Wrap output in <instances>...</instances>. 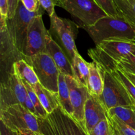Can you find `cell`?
<instances>
[{
	"label": "cell",
	"mask_w": 135,
	"mask_h": 135,
	"mask_svg": "<svg viewBox=\"0 0 135 135\" xmlns=\"http://www.w3.org/2000/svg\"><path fill=\"white\" fill-rule=\"evenodd\" d=\"M135 51V41L125 40H105L90 49L88 54L100 69L113 72L120 61Z\"/></svg>",
	"instance_id": "obj_1"
},
{
	"label": "cell",
	"mask_w": 135,
	"mask_h": 135,
	"mask_svg": "<svg viewBox=\"0 0 135 135\" xmlns=\"http://www.w3.org/2000/svg\"><path fill=\"white\" fill-rule=\"evenodd\" d=\"M82 28L86 30L96 45L110 40L135 41V30L120 17L107 16L92 26Z\"/></svg>",
	"instance_id": "obj_2"
},
{
	"label": "cell",
	"mask_w": 135,
	"mask_h": 135,
	"mask_svg": "<svg viewBox=\"0 0 135 135\" xmlns=\"http://www.w3.org/2000/svg\"><path fill=\"white\" fill-rule=\"evenodd\" d=\"M42 135H88L84 125L59 106L46 118H38Z\"/></svg>",
	"instance_id": "obj_3"
},
{
	"label": "cell",
	"mask_w": 135,
	"mask_h": 135,
	"mask_svg": "<svg viewBox=\"0 0 135 135\" xmlns=\"http://www.w3.org/2000/svg\"><path fill=\"white\" fill-rule=\"evenodd\" d=\"M50 17L49 33L61 47L71 63L75 55L79 53L75 44L79 26L71 20L58 17L55 13Z\"/></svg>",
	"instance_id": "obj_4"
},
{
	"label": "cell",
	"mask_w": 135,
	"mask_h": 135,
	"mask_svg": "<svg viewBox=\"0 0 135 135\" xmlns=\"http://www.w3.org/2000/svg\"><path fill=\"white\" fill-rule=\"evenodd\" d=\"M100 71L104 79V90L99 100L105 111L115 107L134 105L119 79L112 72L102 69Z\"/></svg>",
	"instance_id": "obj_5"
},
{
	"label": "cell",
	"mask_w": 135,
	"mask_h": 135,
	"mask_svg": "<svg viewBox=\"0 0 135 135\" xmlns=\"http://www.w3.org/2000/svg\"><path fill=\"white\" fill-rule=\"evenodd\" d=\"M44 9L42 7L38 11L30 12L26 9L21 0L14 17L7 20L8 31L16 47L22 54L26 43L29 26L32 20L39 15H43Z\"/></svg>",
	"instance_id": "obj_6"
},
{
	"label": "cell",
	"mask_w": 135,
	"mask_h": 135,
	"mask_svg": "<svg viewBox=\"0 0 135 135\" xmlns=\"http://www.w3.org/2000/svg\"><path fill=\"white\" fill-rule=\"evenodd\" d=\"M34 69L39 83L45 88L58 93L59 72L55 62L47 53L34 55L26 60Z\"/></svg>",
	"instance_id": "obj_7"
},
{
	"label": "cell",
	"mask_w": 135,
	"mask_h": 135,
	"mask_svg": "<svg viewBox=\"0 0 135 135\" xmlns=\"http://www.w3.org/2000/svg\"><path fill=\"white\" fill-rule=\"evenodd\" d=\"M57 6L63 8L82 22L89 26L108 16L94 0H60Z\"/></svg>",
	"instance_id": "obj_8"
},
{
	"label": "cell",
	"mask_w": 135,
	"mask_h": 135,
	"mask_svg": "<svg viewBox=\"0 0 135 135\" xmlns=\"http://www.w3.org/2000/svg\"><path fill=\"white\" fill-rule=\"evenodd\" d=\"M0 121L13 130H29L40 133L38 117L22 104L11 105L0 112Z\"/></svg>",
	"instance_id": "obj_9"
},
{
	"label": "cell",
	"mask_w": 135,
	"mask_h": 135,
	"mask_svg": "<svg viewBox=\"0 0 135 135\" xmlns=\"http://www.w3.org/2000/svg\"><path fill=\"white\" fill-rule=\"evenodd\" d=\"M7 20L0 18V63H1V82L6 80L11 73H14L15 63L25 59L22 54L16 47L9 34Z\"/></svg>",
	"instance_id": "obj_10"
},
{
	"label": "cell",
	"mask_w": 135,
	"mask_h": 135,
	"mask_svg": "<svg viewBox=\"0 0 135 135\" xmlns=\"http://www.w3.org/2000/svg\"><path fill=\"white\" fill-rule=\"evenodd\" d=\"M27 96V91L22 80L14 71L6 80L1 82L0 112L16 104L25 105Z\"/></svg>",
	"instance_id": "obj_11"
},
{
	"label": "cell",
	"mask_w": 135,
	"mask_h": 135,
	"mask_svg": "<svg viewBox=\"0 0 135 135\" xmlns=\"http://www.w3.org/2000/svg\"><path fill=\"white\" fill-rule=\"evenodd\" d=\"M47 30L44 24L42 15L36 16L30 23L22 55L26 61L34 55L46 52Z\"/></svg>",
	"instance_id": "obj_12"
},
{
	"label": "cell",
	"mask_w": 135,
	"mask_h": 135,
	"mask_svg": "<svg viewBox=\"0 0 135 135\" xmlns=\"http://www.w3.org/2000/svg\"><path fill=\"white\" fill-rule=\"evenodd\" d=\"M65 79L69 89L70 98L74 110L73 117L84 125V108L89 96L88 88L78 83L71 76L65 75Z\"/></svg>",
	"instance_id": "obj_13"
},
{
	"label": "cell",
	"mask_w": 135,
	"mask_h": 135,
	"mask_svg": "<svg viewBox=\"0 0 135 135\" xmlns=\"http://www.w3.org/2000/svg\"><path fill=\"white\" fill-rule=\"evenodd\" d=\"M107 119L106 111L98 97L89 94L84 108V128L89 133L100 121Z\"/></svg>",
	"instance_id": "obj_14"
},
{
	"label": "cell",
	"mask_w": 135,
	"mask_h": 135,
	"mask_svg": "<svg viewBox=\"0 0 135 135\" xmlns=\"http://www.w3.org/2000/svg\"><path fill=\"white\" fill-rule=\"evenodd\" d=\"M46 53H47L54 61L59 72L65 75L73 76L71 61L61 47L51 38L48 31L46 34Z\"/></svg>",
	"instance_id": "obj_15"
},
{
	"label": "cell",
	"mask_w": 135,
	"mask_h": 135,
	"mask_svg": "<svg viewBox=\"0 0 135 135\" xmlns=\"http://www.w3.org/2000/svg\"><path fill=\"white\" fill-rule=\"evenodd\" d=\"M41 104L48 114L54 112L60 106L58 93H54L42 86L40 83L33 86Z\"/></svg>",
	"instance_id": "obj_16"
},
{
	"label": "cell",
	"mask_w": 135,
	"mask_h": 135,
	"mask_svg": "<svg viewBox=\"0 0 135 135\" xmlns=\"http://www.w3.org/2000/svg\"><path fill=\"white\" fill-rule=\"evenodd\" d=\"M73 77L78 83L84 86H88V80L89 77V63L84 60L81 55L77 53L74 57L72 62Z\"/></svg>",
	"instance_id": "obj_17"
},
{
	"label": "cell",
	"mask_w": 135,
	"mask_h": 135,
	"mask_svg": "<svg viewBox=\"0 0 135 135\" xmlns=\"http://www.w3.org/2000/svg\"><path fill=\"white\" fill-rule=\"evenodd\" d=\"M90 73L88 80V88L89 94L100 97L104 90V79L98 66L94 63H89Z\"/></svg>",
	"instance_id": "obj_18"
},
{
	"label": "cell",
	"mask_w": 135,
	"mask_h": 135,
	"mask_svg": "<svg viewBox=\"0 0 135 135\" xmlns=\"http://www.w3.org/2000/svg\"><path fill=\"white\" fill-rule=\"evenodd\" d=\"M106 114L118 119L135 130V105L115 107L106 111Z\"/></svg>",
	"instance_id": "obj_19"
},
{
	"label": "cell",
	"mask_w": 135,
	"mask_h": 135,
	"mask_svg": "<svg viewBox=\"0 0 135 135\" xmlns=\"http://www.w3.org/2000/svg\"><path fill=\"white\" fill-rule=\"evenodd\" d=\"M119 17L135 30V0H113Z\"/></svg>",
	"instance_id": "obj_20"
},
{
	"label": "cell",
	"mask_w": 135,
	"mask_h": 135,
	"mask_svg": "<svg viewBox=\"0 0 135 135\" xmlns=\"http://www.w3.org/2000/svg\"><path fill=\"white\" fill-rule=\"evenodd\" d=\"M14 71L22 80L27 82L32 86L39 83L36 74L33 67L25 59H21L13 65Z\"/></svg>",
	"instance_id": "obj_21"
},
{
	"label": "cell",
	"mask_w": 135,
	"mask_h": 135,
	"mask_svg": "<svg viewBox=\"0 0 135 135\" xmlns=\"http://www.w3.org/2000/svg\"><path fill=\"white\" fill-rule=\"evenodd\" d=\"M58 96L60 106L71 117L73 116L74 110L70 98L69 89L66 82L65 75L59 73L58 82Z\"/></svg>",
	"instance_id": "obj_22"
},
{
	"label": "cell",
	"mask_w": 135,
	"mask_h": 135,
	"mask_svg": "<svg viewBox=\"0 0 135 135\" xmlns=\"http://www.w3.org/2000/svg\"><path fill=\"white\" fill-rule=\"evenodd\" d=\"M21 80H22V79H21ZM22 83H23L24 85H25V88H26L29 98H30L32 102L33 103L34 107H35L36 110L37 112V115H38V118L42 119L46 118V117H47V115H48V113H47V112L45 110L43 105L41 104L40 101L38 96H37L36 94L33 87L30 84H29L27 82L25 81V80H22Z\"/></svg>",
	"instance_id": "obj_23"
},
{
	"label": "cell",
	"mask_w": 135,
	"mask_h": 135,
	"mask_svg": "<svg viewBox=\"0 0 135 135\" xmlns=\"http://www.w3.org/2000/svg\"><path fill=\"white\" fill-rule=\"evenodd\" d=\"M117 69L123 73L135 75V51L123 58L117 65Z\"/></svg>",
	"instance_id": "obj_24"
},
{
	"label": "cell",
	"mask_w": 135,
	"mask_h": 135,
	"mask_svg": "<svg viewBox=\"0 0 135 135\" xmlns=\"http://www.w3.org/2000/svg\"><path fill=\"white\" fill-rule=\"evenodd\" d=\"M107 115V114H106ZM111 127L117 131L121 135H135V130L119 119L107 115Z\"/></svg>",
	"instance_id": "obj_25"
},
{
	"label": "cell",
	"mask_w": 135,
	"mask_h": 135,
	"mask_svg": "<svg viewBox=\"0 0 135 135\" xmlns=\"http://www.w3.org/2000/svg\"><path fill=\"white\" fill-rule=\"evenodd\" d=\"M113 74L118 78L120 80V81L123 83L124 86L125 87L126 90H127L128 93H129V96H130L131 98L132 101L134 103L135 105V86L133 84L131 81L127 77L126 75L119 69L115 70L113 71Z\"/></svg>",
	"instance_id": "obj_26"
},
{
	"label": "cell",
	"mask_w": 135,
	"mask_h": 135,
	"mask_svg": "<svg viewBox=\"0 0 135 135\" xmlns=\"http://www.w3.org/2000/svg\"><path fill=\"white\" fill-rule=\"evenodd\" d=\"M88 135H112V130L108 118L100 121Z\"/></svg>",
	"instance_id": "obj_27"
},
{
	"label": "cell",
	"mask_w": 135,
	"mask_h": 135,
	"mask_svg": "<svg viewBox=\"0 0 135 135\" xmlns=\"http://www.w3.org/2000/svg\"><path fill=\"white\" fill-rule=\"evenodd\" d=\"M108 16L119 17L116 11L113 0H94Z\"/></svg>",
	"instance_id": "obj_28"
},
{
	"label": "cell",
	"mask_w": 135,
	"mask_h": 135,
	"mask_svg": "<svg viewBox=\"0 0 135 135\" xmlns=\"http://www.w3.org/2000/svg\"><path fill=\"white\" fill-rule=\"evenodd\" d=\"M41 6L47 12L50 17L52 16L55 12V6H57L59 0H39Z\"/></svg>",
	"instance_id": "obj_29"
},
{
	"label": "cell",
	"mask_w": 135,
	"mask_h": 135,
	"mask_svg": "<svg viewBox=\"0 0 135 135\" xmlns=\"http://www.w3.org/2000/svg\"><path fill=\"white\" fill-rule=\"evenodd\" d=\"M24 6L30 12H36L42 7L39 0H21Z\"/></svg>",
	"instance_id": "obj_30"
},
{
	"label": "cell",
	"mask_w": 135,
	"mask_h": 135,
	"mask_svg": "<svg viewBox=\"0 0 135 135\" xmlns=\"http://www.w3.org/2000/svg\"><path fill=\"white\" fill-rule=\"evenodd\" d=\"M18 2L19 0H8V6H9L7 15L8 19H11L14 17L16 10L18 7Z\"/></svg>",
	"instance_id": "obj_31"
},
{
	"label": "cell",
	"mask_w": 135,
	"mask_h": 135,
	"mask_svg": "<svg viewBox=\"0 0 135 135\" xmlns=\"http://www.w3.org/2000/svg\"><path fill=\"white\" fill-rule=\"evenodd\" d=\"M0 135H21L19 131L13 130L0 121Z\"/></svg>",
	"instance_id": "obj_32"
},
{
	"label": "cell",
	"mask_w": 135,
	"mask_h": 135,
	"mask_svg": "<svg viewBox=\"0 0 135 135\" xmlns=\"http://www.w3.org/2000/svg\"><path fill=\"white\" fill-rule=\"evenodd\" d=\"M8 0H0V15L1 18L7 19L8 15Z\"/></svg>",
	"instance_id": "obj_33"
},
{
	"label": "cell",
	"mask_w": 135,
	"mask_h": 135,
	"mask_svg": "<svg viewBox=\"0 0 135 135\" xmlns=\"http://www.w3.org/2000/svg\"><path fill=\"white\" fill-rule=\"evenodd\" d=\"M24 106H25V108H26V109L29 111V112H31L32 114H34V115H36V117H38V115H37V112H36V110L35 107H34L33 103L32 102L31 100H30V98H29L28 95L27 97H26V100H25V105H24Z\"/></svg>",
	"instance_id": "obj_34"
},
{
	"label": "cell",
	"mask_w": 135,
	"mask_h": 135,
	"mask_svg": "<svg viewBox=\"0 0 135 135\" xmlns=\"http://www.w3.org/2000/svg\"><path fill=\"white\" fill-rule=\"evenodd\" d=\"M19 133L21 135H42L39 133H36L29 130H21L19 131Z\"/></svg>",
	"instance_id": "obj_35"
},
{
	"label": "cell",
	"mask_w": 135,
	"mask_h": 135,
	"mask_svg": "<svg viewBox=\"0 0 135 135\" xmlns=\"http://www.w3.org/2000/svg\"><path fill=\"white\" fill-rule=\"evenodd\" d=\"M125 75L127 76V77L131 80V81L133 83V84L135 86V75H132V74L129 73H123Z\"/></svg>",
	"instance_id": "obj_36"
},
{
	"label": "cell",
	"mask_w": 135,
	"mask_h": 135,
	"mask_svg": "<svg viewBox=\"0 0 135 135\" xmlns=\"http://www.w3.org/2000/svg\"><path fill=\"white\" fill-rule=\"evenodd\" d=\"M59 1H60V0H59Z\"/></svg>",
	"instance_id": "obj_37"
}]
</instances>
